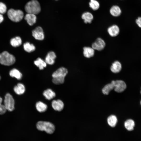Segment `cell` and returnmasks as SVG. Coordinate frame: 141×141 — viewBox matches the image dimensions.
Instances as JSON below:
<instances>
[{
	"mask_svg": "<svg viewBox=\"0 0 141 141\" xmlns=\"http://www.w3.org/2000/svg\"><path fill=\"white\" fill-rule=\"evenodd\" d=\"M10 43L13 47H16L20 46L22 43L21 38L17 36L12 38L10 40Z\"/></svg>",
	"mask_w": 141,
	"mask_h": 141,
	"instance_id": "obj_26",
	"label": "cell"
},
{
	"mask_svg": "<svg viewBox=\"0 0 141 141\" xmlns=\"http://www.w3.org/2000/svg\"><path fill=\"white\" fill-rule=\"evenodd\" d=\"M14 100L12 96L9 93H7L4 100V105L6 109L11 111L14 109Z\"/></svg>",
	"mask_w": 141,
	"mask_h": 141,
	"instance_id": "obj_6",
	"label": "cell"
},
{
	"mask_svg": "<svg viewBox=\"0 0 141 141\" xmlns=\"http://www.w3.org/2000/svg\"><path fill=\"white\" fill-rule=\"evenodd\" d=\"M15 58L12 55L5 51L0 54V63L2 65L9 66L14 64Z\"/></svg>",
	"mask_w": 141,
	"mask_h": 141,
	"instance_id": "obj_3",
	"label": "cell"
},
{
	"mask_svg": "<svg viewBox=\"0 0 141 141\" xmlns=\"http://www.w3.org/2000/svg\"><path fill=\"white\" fill-rule=\"evenodd\" d=\"M2 99L0 97V115L4 114L6 111V109L4 105L1 104Z\"/></svg>",
	"mask_w": 141,
	"mask_h": 141,
	"instance_id": "obj_30",
	"label": "cell"
},
{
	"mask_svg": "<svg viewBox=\"0 0 141 141\" xmlns=\"http://www.w3.org/2000/svg\"><path fill=\"white\" fill-rule=\"evenodd\" d=\"M81 18L85 23H91L93 19V16L91 13L87 12L82 14Z\"/></svg>",
	"mask_w": 141,
	"mask_h": 141,
	"instance_id": "obj_17",
	"label": "cell"
},
{
	"mask_svg": "<svg viewBox=\"0 0 141 141\" xmlns=\"http://www.w3.org/2000/svg\"><path fill=\"white\" fill-rule=\"evenodd\" d=\"M140 104H141V101H140Z\"/></svg>",
	"mask_w": 141,
	"mask_h": 141,
	"instance_id": "obj_33",
	"label": "cell"
},
{
	"mask_svg": "<svg viewBox=\"0 0 141 141\" xmlns=\"http://www.w3.org/2000/svg\"><path fill=\"white\" fill-rule=\"evenodd\" d=\"M34 63L40 70L44 69L47 65L45 61L40 57L37 58L34 61Z\"/></svg>",
	"mask_w": 141,
	"mask_h": 141,
	"instance_id": "obj_16",
	"label": "cell"
},
{
	"mask_svg": "<svg viewBox=\"0 0 141 141\" xmlns=\"http://www.w3.org/2000/svg\"><path fill=\"white\" fill-rule=\"evenodd\" d=\"M140 93H141V91H140Z\"/></svg>",
	"mask_w": 141,
	"mask_h": 141,
	"instance_id": "obj_35",
	"label": "cell"
},
{
	"mask_svg": "<svg viewBox=\"0 0 141 141\" xmlns=\"http://www.w3.org/2000/svg\"><path fill=\"white\" fill-rule=\"evenodd\" d=\"M36 15L32 14L27 13L25 17V19L30 26H32L36 23Z\"/></svg>",
	"mask_w": 141,
	"mask_h": 141,
	"instance_id": "obj_15",
	"label": "cell"
},
{
	"mask_svg": "<svg viewBox=\"0 0 141 141\" xmlns=\"http://www.w3.org/2000/svg\"><path fill=\"white\" fill-rule=\"evenodd\" d=\"M136 22L138 26L141 28V17H139L136 19Z\"/></svg>",
	"mask_w": 141,
	"mask_h": 141,
	"instance_id": "obj_31",
	"label": "cell"
},
{
	"mask_svg": "<svg viewBox=\"0 0 141 141\" xmlns=\"http://www.w3.org/2000/svg\"><path fill=\"white\" fill-rule=\"evenodd\" d=\"M7 8L5 5L2 2H0V14L5 13L7 11Z\"/></svg>",
	"mask_w": 141,
	"mask_h": 141,
	"instance_id": "obj_29",
	"label": "cell"
},
{
	"mask_svg": "<svg viewBox=\"0 0 141 141\" xmlns=\"http://www.w3.org/2000/svg\"><path fill=\"white\" fill-rule=\"evenodd\" d=\"M56 57L55 53L53 51H50L47 54L45 61L47 64L52 65L54 63Z\"/></svg>",
	"mask_w": 141,
	"mask_h": 141,
	"instance_id": "obj_10",
	"label": "cell"
},
{
	"mask_svg": "<svg viewBox=\"0 0 141 141\" xmlns=\"http://www.w3.org/2000/svg\"><path fill=\"white\" fill-rule=\"evenodd\" d=\"M15 92L17 94L21 95L23 94L25 91V87L24 85L20 83H18L14 88Z\"/></svg>",
	"mask_w": 141,
	"mask_h": 141,
	"instance_id": "obj_18",
	"label": "cell"
},
{
	"mask_svg": "<svg viewBox=\"0 0 141 141\" xmlns=\"http://www.w3.org/2000/svg\"><path fill=\"white\" fill-rule=\"evenodd\" d=\"M114 89V80L111 81L110 83L105 85L102 89V92L104 95H108L109 92Z\"/></svg>",
	"mask_w": 141,
	"mask_h": 141,
	"instance_id": "obj_19",
	"label": "cell"
},
{
	"mask_svg": "<svg viewBox=\"0 0 141 141\" xmlns=\"http://www.w3.org/2000/svg\"><path fill=\"white\" fill-rule=\"evenodd\" d=\"M24 50L28 52H31L34 51L36 50V47L33 44L29 42H26L23 45Z\"/></svg>",
	"mask_w": 141,
	"mask_h": 141,
	"instance_id": "obj_23",
	"label": "cell"
},
{
	"mask_svg": "<svg viewBox=\"0 0 141 141\" xmlns=\"http://www.w3.org/2000/svg\"><path fill=\"white\" fill-rule=\"evenodd\" d=\"M43 95L45 98L48 100L53 98L56 96L55 93L50 89H48L45 90Z\"/></svg>",
	"mask_w": 141,
	"mask_h": 141,
	"instance_id": "obj_20",
	"label": "cell"
},
{
	"mask_svg": "<svg viewBox=\"0 0 141 141\" xmlns=\"http://www.w3.org/2000/svg\"><path fill=\"white\" fill-rule=\"evenodd\" d=\"M89 5L91 9L95 10L98 9L100 6L99 3L96 0H90Z\"/></svg>",
	"mask_w": 141,
	"mask_h": 141,
	"instance_id": "obj_28",
	"label": "cell"
},
{
	"mask_svg": "<svg viewBox=\"0 0 141 141\" xmlns=\"http://www.w3.org/2000/svg\"><path fill=\"white\" fill-rule=\"evenodd\" d=\"M37 129L40 131H44L47 133L51 134L55 131L54 125L52 123L47 121H40L36 124Z\"/></svg>",
	"mask_w": 141,
	"mask_h": 141,
	"instance_id": "obj_4",
	"label": "cell"
},
{
	"mask_svg": "<svg viewBox=\"0 0 141 141\" xmlns=\"http://www.w3.org/2000/svg\"><path fill=\"white\" fill-rule=\"evenodd\" d=\"M9 75L11 77H15L18 80L21 79L22 77V73L15 68H13L10 70Z\"/></svg>",
	"mask_w": 141,
	"mask_h": 141,
	"instance_id": "obj_21",
	"label": "cell"
},
{
	"mask_svg": "<svg viewBox=\"0 0 141 141\" xmlns=\"http://www.w3.org/2000/svg\"><path fill=\"white\" fill-rule=\"evenodd\" d=\"M124 125L125 127L127 130L131 131L133 130L135 124L133 120L129 119L125 122Z\"/></svg>",
	"mask_w": 141,
	"mask_h": 141,
	"instance_id": "obj_24",
	"label": "cell"
},
{
	"mask_svg": "<svg viewBox=\"0 0 141 141\" xmlns=\"http://www.w3.org/2000/svg\"><path fill=\"white\" fill-rule=\"evenodd\" d=\"M114 90L116 92H121L123 91L126 88V85L123 80H114Z\"/></svg>",
	"mask_w": 141,
	"mask_h": 141,
	"instance_id": "obj_9",
	"label": "cell"
},
{
	"mask_svg": "<svg viewBox=\"0 0 141 141\" xmlns=\"http://www.w3.org/2000/svg\"><path fill=\"white\" fill-rule=\"evenodd\" d=\"M4 18L2 14H0V23H1L3 20Z\"/></svg>",
	"mask_w": 141,
	"mask_h": 141,
	"instance_id": "obj_32",
	"label": "cell"
},
{
	"mask_svg": "<svg viewBox=\"0 0 141 141\" xmlns=\"http://www.w3.org/2000/svg\"><path fill=\"white\" fill-rule=\"evenodd\" d=\"M110 12L112 16L117 17L121 14V11L120 8L118 6L114 5L110 8Z\"/></svg>",
	"mask_w": 141,
	"mask_h": 141,
	"instance_id": "obj_22",
	"label": "cell"
},
{
	"mask_svg": "<svg viewBox=\"0 0 141 141\" xmlns=\"http://www.w3.org/2000/svg\"><path fill=\"white\" fill-rule=\"evenodd\" d=\"M25 9L27 13L35 15L39 13L41 10L40 4L37 0H32L28 2L25 5Z\"/></svg>",
	"mask_w": 141,
	"mask_h": 141,
	"instance_id": "obj_2",
	"label": "cell"
},
{
	"mask_svg": "<svg viewBox=\"0 0 141 141\" xmlns=\"http://www.w3.org/2000/svg\"><path fill=\"white\" fill-rule=\"evenodd\" d=\"M95 50L92 47L85 46L83 48V54L86 58H90L93 57L95 54Z\"/></svg>",
	"mask_w": 141,
	"mask_h": 141,
	"instance_id": "obj_13",
	"label": "cell"
},
{
	"mask_svg": "<svg viewBox=\"0 0 141 141\" xmlns=\"http://www.w3.org/2000/svg\"><path fill=\"white\" fill-rule=\"evenodd\" d=\"M107 32L110 36L114 37L117 36L119 34L120 32V29L117 25H114L108 28Z\"/></svg>",
	"mask_w": 141,
	"mask_h": 141,
	"instance_id": "obj_11",
	"label": "cell"
},
{
	"mask_svg": "<svg viewBox=\"0 0 141 141\" xmlns=\"http://www.w3.org/2000/svg\"><path fill=\"white\" fill-rule=\"evenodd\" d=\"M8 17L11 21L19 22L23 19L24 14L23 11L20 10H15L11 9L7 12Z\"/></svg>",
	"mask_w": 141,
	"mask_h": 141,
	"instance_id": "obj_5",
	"label": "cell"
},
{
	"mask_svg": "<svg viewBox=\"0 0 141 141\" xmlns=\"http://www.w3.org/2000/svg\"><path fill=\"white\" fill-rule=\"evenodd\" d=\"M0 79H1V77L0 76Z\"/></svg>",
	"mask_w": 141,
	"mask_h": 141,
	"instance_id": "obj_34",
	"label": "cell"
},
{
	"mask_svg": "<svg viewBox=\"0 0 141 141\" xmlns=\"http://www.w3.org/2000/svg\"><path fill=\"white\" fill-rule=\"evenodd\" d=\"M33 37L36 40H42L45 38V35L43 30L40 26L36 27L32 32Z\"/></svg>",
	"mask_w": 141,
	"mask_h": 141,
	"instance_id": "obj_7",
	"label": "cell"
},
{
	"mask_svg": "<svg viewBox=\"0 0 141 141\" xmlns=\"http://www.w3.org/2000/svg\"><path fill=\"white\" fill-rule=\"evenodd\" d=\"M36 106L37 110L39 112H43L45 111L48 108L46 104L41 101L37 102Z\"/></svg>",
	"mask_w": 141,
	"mask_h": 141,
	"instance_id": "obj_25",
	"label": "cell"
},
{
	"mask_svg": "<svg viewBox=\"0 0 141 141\" xmlns=\"http://www.w3.org/2000/svg\"><path fill=\"white\" fill-rule=\"evenodd\" d=\"M107 121L108 124L110 126L114 127L116 125L117 123V119L115 115H111L108 117Z\"/></svg>",
	"mask_w": 141,
	"mask_h": 141,
	"instance_id": "obj_27",
	"label": "cell"
},
{
	"mask_svg": "<svg viewBox=\"0 0 141 141\" xmlns=\"http://www.w3.org/2000/svg\"><path fill=\"white\" fill-rule=\"evenodd\" d=\"M51 105L53 109L56 111H61L64 107V104L61 100H54L51 103Z\"/></svg>",
	"mask_w": 141,
	"mask_h": 141,
	"instance_id": "obj_12",
	"label": "cell"
},
{
	"mask_svg": "<svg viewBox=\"0 0 141 141\" xmlns=\"http://www.w3.org/2000/svg\"><path fill=\"white\" fill-rule=\"evenodd\" d=\"M104 41L101 38H97L92 44V47L95 50L101 51L103 50L105 46Z\"/></svg>",
	"mask_w": 141,
	"mask_h": 141,
	"instance_id": "obj_8",
	"label": "cell"
},
{
	"mask_svg": "<svg viewBox=\"0 0 141 141\" xmlns=\"http://www.w3.org/2000/svg\"><path fill=\"white\" fill-rule=\"evenodd\" d=\"M68 73L67 69L65 67L59 68L53 73L52 74V81L56 84H63L64 81V78Z\"/></svg>",
	"mask_w": 141,
	"mask_h": 141,
	"instance_id": "obj_1",
	"label": "cell"
},
{
	"mask_svg": "<svg viewBox=\"0 0 141 141\" xmlns=\"http://www.w3.org/2000/svg\"><path fill=\"white\" fill-rule=\"evenodd\" d=\"M122 68L121 63L118 61H116L112 63L110 66V69L113 73H117L121 71Z\"/></svg>",
	"mask_w": 141,
	"mask_h": 141,
	"instance_id": "obj_14",
	"label": "cell"
}]
</instances>
